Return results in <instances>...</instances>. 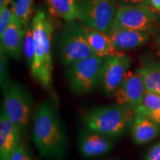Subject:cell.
<instances>
[{"label": "cell", "mask_w": 160, "mask_h": 160, "mask_svg": "<svg viewBox=\"0 0 160 160\" xmlns=\"http://www.w3.org/2000/svg\"><path fill=\"white\" fill-rule=\"evenodd\" d=\"M32 135L36 148L44 159L66 160L67 136L57 105L53 100H45L37 107Z\"/></svg>", "instance_id": "1"}, {"label": "cell", "mask_w": 160, "mask_h": 160, "mask_svg": "<svg viewBox=\"0 0 160 160\" xmlns=\"http://www.w3.org/2000/svg\"><path fill=\"white\" fill-rule=\"evenodd\" d=\"M31 28L34 39V59L31 67V75L44 89L50 91L53 86V24L45 12L39 11L33 18Z\"/></svg>", "instance_id": "2"}, {"label": "cell", "mask_w": 160, "mask_h": 160, "mask_svg": "<svg viewBox=\"0 0 160 160\" xmlns=\"http://www.w3.org/2000/svg\"><path fill=\"white\" fill-rule=\"evenodd\" d=\"M134 117L133 109L116 104L88 110L83 122L87 128L116 139L122 137L131 128Z\"/></svg>", "instance_id": "3"}, {"label": "cell", "mask_w": 160, "mask_h": 160, "mask_svg": "<svg viewBox=\"0 0 160 160\" xmlns=\"http://www.w3.org/2000/svg\"><path fill=\"white\" fill-rule=\"evenodd\" d=\"M103 61L104 58L92 54L68 66L65 75L73 93L87 94L99 85Z\"/></svg>", "instance_id": "4"}, {"label": "cell", "mask_w": 160, "mask_h": 160, "mask_svg": "<svg viewBox=\"0 0 160 160\" xmlns=\"http://www.w3.org/2000/svg\"><path fill=\"white\" fill-rule=\"evenodd\" d=\"M3 107L6 115L22 132L31 114L32 96L25 87L10 79L2 87Z\"/></svg>", "instance_id": "5"}, {"label": "cell", "mask_w": 160, "mask_h": 160, "mask_svg": "<svg viewBox=\"0 0 160 160\" xmlns=\"http://www.w3.org/2000/svg\"><path fill=\"white\" fill-rule=\"evenodd\" d=\"M59 55L66 66L94 54L85 37L83 27L68 22L59 35Z\"/></svg>", "instance_id": "6"}, {"label": "cell", "mask_w": 160, "mask_h": 160, "mask_svg": "<svg viewBox=\"0 0 160 160\" xmlns=\"http://www.w3.org/2000/svg\"><path fill=\"white\" fill-rule=\"evenodd\" d=\"M78 19L87 26L108 33L116 16L114 0H78Z\"/></svg>", "instance_id": "7"}, {"label": "cell", "mask_w": 160, "mask_h": 160, "mask_svg": "<svg viewBox=\"0 0 160 160\" xmlns=\"http://www.w3.org/2000/svg\"><path fill=\"white\" fill-rule=\"evenodd\" d=\"M131 64V58L122 52L104 58L99 86L105 95L113 97L128 72Z\"/></svg>", "instance_id": "8"}, {"label": "cell", "mask_w": 160, "mask_h": 160, "mask_svg": "<svg viewBox=\"0 0 160 160\" xmlns=\"http://www.w3.org/2000/svg\"><path fill=\"white\" fill-rule=\"evenodd\" d=\"M155 12L147 5H123L117 10L111 28L148 32L157 21V16Z\"/></svg>", "instance_id": "9"}, {"label": "cell", "mask_w": 160, "mask_h": 160, "mask_svg": "<svg viewBox=\"0 0 160 160\" xmlns=\"http://www.w3.org/2000/svg\"><path fill=\"white\" fill-rule=\"evenodd\" d=\"M146 88L143 78L139 73L129 71L113 97L116 104L134 110L142 102Z\"/></svg>", "instance_id": "10"}, {"label": "cell", "mask_w": 160, "mask_h": 160, "mask_svg": "<svg viewBox=\"0 0 160 160\" xmlns=\"http://www.w3.org/2000/svg\"><path fill=\"white\" fill-rule=\"evenodd\" d=\"M78 144L81 155L88 159L111 152L114 147L115 139L86 128L80 133Z\"/></svg>", "instance_id": "11"}, {"label": "cell", "mask_w": 160, "mask_h": 160, "mask_svg": "<svg viewBox=\"0 0 160 160\" xmlns=\"http://www.w3.org/2000/svg\"><path fill=\"white\" fill-rule=\"evenodd\" d=\"M21 131L6 115L2 108L0 115V160H10L20 143Z\"/></svg>", "instance_id": "12"}, {"label": "cell", "mask_w": 160, "mask_h": 160, "mask_svg": "<svg viewBox=\"0 0 160 160\" xmlns=\"http://www.w3.org/2000/svg\"><path fill=\"white\" fill-rule=\"evenodd\" d=\"M108 34L113 47L119 52L138 48L149 39L148 32L123 28H111Z\"/></svg>", "instance_id": "13"}, {"label": "cell", "mask_w": 160, "mask_h": 160, "mask_svg": "<svg viewBox=\"0 0 160 160\" xmlns=\"http://www.w3.org/2000/svg\"><path fill=\"white\" fill-rule=\"evenodd\" d=\"M25 33V30L13 15L9 25L2 34L0 36L1 49L10 57L14 59H19L22 53Z\"/></svg>", "instance_id": "14"}, {"label": "cell", "mask_w": 160, "mask_h": 160, "mask_svg": "<svg viewBox=\"0 0 160 160\" xmlns=\"http://www.w3.org/2000/svg\"><path fill=\"white\" fill-rule=\"evenodd\" d=\"M131 138L137 145H143L154 139L160 133V125L142 115H135L131 126Z\"/></svg>", "instance_id": "15"}, {"label": "cell", "mask_w": 160, "mask_h": 160, "mask_svg": "<svg viewBox=\"0 0 160 160\" xmlns=\"http://www.w3.org/2000/svg\"><path fill=\"white\" fill-rule=\"evenodd\" d=\"M83 31L94 54L105 58L107 56L116 55L121 53L113 47L111 38L108 33L97 31L88 26L83 27Z\"/></svg>", "instance_id": "16"}, {"label": "cell", "mask_w": 160, "mask_h": 160, "mask_svg": "<svg viewBox=\"0 0 160 160\" xmlns=\"http://www.w3.org/2000/svg\"><path fill=\"white\" fill-rule=\"evenodd\" d=\"M49 13L53 17L72 22L78 19L77 0H45Z\"/></svg>", "instance_id": "17"}, {"label": "cell", "mask_w": 160, "mask_h": 160, "mask_svg": "<svg viewBox=\"0 0 160 160\" xmlns=\"http://www.w3.org/2000/svg\"><path fill=\"white\" fill-rule=\"evenodd\" d=\"M135 115H142L160 125V94L146 91L142 102L133 110Z\"/></svg>", "instance_id": "18"}, {"label": "cell", "mask_w": 160, "mask_h": 160, "mask_svg": "<svg viewBox=\"0 0 160 160\" xmlns=\"http://www.w3.org/2000/svg\"><path fill=\"white\" fill-rule=\"evenodd\" d=\"M136 71L142 77L146 91L160 94V62H148Z\"/></svg>", "instance_id": "19"}, {"label": "cell", "mask_w": 160, "mask_h": 160, "mask_svg": "<svg viewBox=\"0 0 160 160\" xmlns=\"http://www.w3.org/2000/svg\"><path fill=\"white\" fill-rule=\"evenodd\" d=\"M33 0H16L13 5V15L25 30L28 27L33 15Z\"/></svg>", "instance_id": "20"}, {"label": "cell", "mask_w": 160, "mask_h": 160, "mask_svg": "<svg viewBox=\"0 0 160 160\" xmlns=\"http://www.w3.org/2000/svg\"><path fill=\"white\" fill-rule=\"evenodd\" d=\"M12 0H0V36L9 25L13 16V5Z\"/></svg>", "instance_id": "21"}, {"label": "cell", "mask_w": 160, "mask_h": 160, "mask_svg": "<svg viewBox=\"0 0 160 160\" xmlns=\"http://www.w3.org/2000/svg\"><path fill=\"white\" fill-rule=\"evenodd\" d=\"M22 52L25 55L28 65L31 68L34 59V39L31 26L28 27L25 30V37L23 40Z\"/></svg>", "instance_id": "22"}, {"label": "cell", "mask_w": 160, "mask_h": 160, "mask_svg": "<svg viewBox=\"0 0 160 160\" xmlns=\"http://www.w3.org/2000/svg\"><path fill=\"white\" fill-rule=\"evenodd\" d=\"M9 80V68L7 53L1 49V52H0V83H1L2 87Z\"/></svg>", "instance_id": "23"}, {"label": "cell", "mask_w": 160, "mask_h": 160, "mask_svg": "<svg viewBox=\"0 0 160 160\" xmlns=\"http://www.w3.org/2000/svg\"><path fill=\"white\" fill-rule=\"evenodd\" d=\"M10 160H35L31 152L22 143L20 142L12 153Z\"/></svg>", "instance_id": "24"}, {"label": "cell", "mask_w": 160, "mask_h": 160, "mask_svg": "<svg viewBox=\"0 0 160 160\" xmlns=\"http://www.w3.org/2000/svg\"><path fill=\"white\" fill-rule=\"evenodd\" d=\"M145 160H160V142L150 148L146 153Z\"/></svg>", "instance_id": "25"}, {"label": "cell", "mask_w": 160, "mask_h": 160, "mask_svg": "<svg viewBox=\"0 0 160 160\" xmlns=\"http://www.w3.org/2000/svg\"><path fill=\"white\" fill-rule=\"evenodd\" d=\"M152 8L156 12L160 13V0H150Z\"/></svg>", "instance_id": "26"}, {"label": "cell", "mask_w": 160, "mask_h": 160, "mask_svg": "<svg viewBox=\"0 0 160 160\" xmlns=\"http://www.w3.org/2000/svg\"><path fill=\"white\" fill-rule=\"evenodd\" d=\"M125 2L133 4H149L150 0H123Z\"/></svg>", "instance_id": "27"}, {"label": "cell", "mask_w": 160, "mask_h": 160, "mask_svg": "<svg viewBox=\"0 0 160 160\" xmlns=\"http://www.w3.org/2000/svg\"><path fill=\"white\" fill-rule=\"evenodd\" d=\"M156 47H157L158 54L160 56V35L157 37V40H156Z\"/></svg>", "instance_id": "28"}, {"label": "cell", "mask_w": 160, "mask_h": 160, "mask_svg": "<svg viewBox=\"0 0 160 160\" xmlns=\"http://www.w3.org/2000/svg\"><path fill=\"white\" fill-rule=\"evenodd\" d=\"M108 160H120L119 159H108Z\"/></svg>", "instance_id": "29"}]
</instances>
